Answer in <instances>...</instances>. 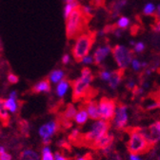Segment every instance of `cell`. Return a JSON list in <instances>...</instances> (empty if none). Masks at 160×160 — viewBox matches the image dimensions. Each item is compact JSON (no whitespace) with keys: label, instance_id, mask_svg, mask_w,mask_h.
Listing matches in <instances>:
<instances>
[{"label":"cell","instance_id":"1","mask_svg":"<svg viewBox=\"0 0 160 160\" xmlns=\"http://www.w3.org/2000/svg\"><path fill=\"white\" fill-rule=\"evenodd\" d=\"M93 80V74L90 68L84 67L81 71V75L72 82V101L78 102L81 99L84 101L92 100L97 93L96 90L91 87Z\"/></svg>","mask_w":160,"mask_h":160},{"label":"cell","instance_id":"2","mask_svg":"<svg viewBox=\"0 0 160 160\" xmlns=\"http://www.w3.org/2000/svg\"><path fill=\"white\" fill-rule=\"evenodd\" d=\"M110 128H111L110 121H106V120L103 119L95 120V122L92 125L91 130L89 132L85 133H81L76 146H84L92 149V145L94 144L96 140H98L105 133L109 132Z\"/></svg>","mask_w":160,"mask_h":160},{"label":"cell","instance_id":"3","mask_svg":"<svg viewBox=\"0 0 160 160\" xmlns=\"http://www.w3.org/2000/svg\"><path fill=\"white\" fill-rule=\"evenodd\" d=\"M87 18L83 15L81 11V6H78L73 9L72 13L66 19V35L68 40H72L83 33L85 28V23Z\"/></svg>","mask_w":160,"mask_h":160},{"label":"cell","instance_id":"4","mask_svg":"<svg viewBox=\"0 0 160 160\" xmlns=\"http://www.w3.org/2000/svg\"><path fill=\"white\" fill-rule=\"evenodd\" d=\"M125 130L130 134L129 141L127 143L129 152L138 155L148 152L152 150L153 145L147 141V139L140 132V128H127Z\"/></svg>","mask_w":160,"mask_h":160},{"label":"cell","instance_id":"5","mask_svg":"<svg viewBox=\"0 0 160 160\" xmlns=\"http://www.w3.org/2000/svg\"><path fill=\"white\" fill-rule=\"evenodd\" d=\"M96 32H83L75 38V42L72 49V53L76 62H80L81 59L88 55L92 48V45L95 41Z\"/></svg>","mask_w":160,"mask_h":160},{"label":"cell","instance_id":"6","mask_svg":"<svg viewBox=\"0 0 160 160\" xmlns=\"http://www.w3.org/2000/svg\"><path fill=\"white\" fill-rule=\"evenodd\" d=\"M112 53L117 66L121 70L127 69L133 58L132 51H131L130 49H128L123 45L114 46L112 49Z\"/></svg>","mask_w":160,"mask_h":160},{"label":"cell","instance_id":"7","mask_svg":"<svg viewBox=\"0 0 160 160\" xmlns=\"http://www.w3.org/2000/svg\"><path fill=\"white\" fill-rule=\"evenodd\" d=\"M98 110L100 118L106 120V121H111L114 116L116 110L115 100L109 97H102L98 102Z\"/></svg>","mask_w":160,"mask_h":160},{"label":"cell","instance_id":"8","mask_svg":"<svg viewBox=\"0 0 160 160\" xmlns=\"http://www.w3.org/2000/svg\"><path fill=\"white\" fill-rule=\"evenodd\" d=\"M112 121H113L114 127L117 130L125 129L128 123V109L125 105L120 104L118 107H116Z\"/></svg>","mask_w":160,"mask_h":160},{"label":"cell","instance_id":"9","mask_svg":"<svg viewBox=\"0 0 160 160\" xmlns=\"http://www.w3.org/2000/svg\"><path fill=\"white\" fill-rule=\"evenodd\" d=\"M140 132L149 143L154 145L160 141V121L152 123L148 129H140Z\"/></svg>","mask_w":160,"mask_h":160},{"label":"cell","instance_id":"10","mask_svg":"<svg viewBox=\"0 0 160 160\" xmlns=\"http://www.w3.org/2000/svg\"><path fill=\"white\" fill-rule=\"evenodd\" d=\"M58 130H60L59 124L57 120H52L49 123L42 125L39 128V135L42 137V139H52V136L55 134Z\"/></svg>","mask_w":160,"mask_h":160},{"label":"cell","instance_id":"11","mask_svg":"<svg viewBox=\"0 0 160 160\" xmlns=\"http://www.w3.org/2000/svg\"><path fill=\"white\" fill-rule=\"evenodd\" d=\"M113 141H114L113 134L107 132L104 135H102L98 140H96V141L94 142V144L92 145V149L95 150V151H99V150L102 151V150H104V149H106L108 147L112 146Z\"/></svg>","mask_w":160,"mask_h":160},{"label":"cell","instance_id":"12","mask_svg":"<svg viewBox=\"0 0 160 160\" xmlns=\"http://www.w3.org/2000/svg\"><path fill=\"white\" fill-rule=\"evenodd\" d=\"M112 52V48L110 45H105L103 47H98L93 53V63L95 65H100L104 60L106 59V57L110 54V52Z\"/></svg>","mask_w":160,"mask_h":160},{"label":"cell","instance_id":"13","mask_svg":"<svg viewBox=\"0 0 160 160\" xmlns=\"http://www.w3.org/2000/svg\"><path fill=\"white\" fill-rule=\"evenodd\" d=\"M83 105L85 106V109L88 112L89 118L92 120H98L100 119V113L98 110V102L95 100H88L84 101Z\"/></svg>","mask_w":160,"mask_h":160},{"label":"cell","instance_id":"14","mask_svg":"<svg viewBox=\"0 0 160 160\" xmlns=\"http://www.w3.org/2000/svg\"><path fill=\"white\" fill-rule=\"evenodd\" d=\"M123 74H124V70L121 69L111 72V76L109 79V86L111 89L115 90L119 86V84L122 81Z\"/></svg>","mask_w":160,"mask_h":160},{"label":"cell","instance_id":"15","mask_svg":"<svg viewBox=\"0 0 160 160\" xmlns=\"http://www.w3.org/2000/svg\"><path fill=\"white\" fill-rule=\"evenodd\" d=\"M89 118V115H88V112L85 109V106L83 104H81L79 107H78V110L76 112V114L74 116V122L77 124V125H84L87 120Z\"/></svg>","mask_w":160,"mask_h":160},{"label":"cell","instance_id":"16","mask_svg":"<svg viewBox=\"0 0 160 160\" xmlns=\"http://www.w3.org/2000/svg\"><path fill=\"white\" fill-rule=\"evenodd\" d=\"M51 91V82L49 79H42L39 82H37L32 88V92L33 93H39V92H49Z\"/></svg>","mask_w":160,"mask_h":160},{"label":"cell","instance_id":"17","mask_svg":"<svg viewBox=\"0 0 160 160\" xmlns=\"http://www.w3.org/2000/svg\"><path fill=\"white\" fill-rule=\"evenodd\" d=\"M0 121L4 124V126H7L10 122L9 112L6 109L5 100L3 98H0Z\"/></svg>","mask_w":160,"mask_h":160},{"label":"cell","instance_id":"18","mask_svg":"<svg viewBox=\"0 0 160 160\" xmlns=\"http://www.w3.org/2000/svg\"><path fill=\"white\" fill-rule=\"evenodd\" d=\"M18 160H39V155L35 151L26 149L19 153Z\"/></svg>","mask_w":160,"mask_h":160},{"label":"cell","instance_id":"19","mask_svg":"<svg viewBox=\"0 0 160 160\" xmlns=\"http://www.w3.org/2000/svg\"><path fill=\"white\" fill-rule=\"evenodd\" d=\"M70 87V82L66 79L61 80L56 86V94L58 97L60 98H63L65 96V94L68 92V89Z\"/></svg>","mask_w":160,"mask_h":160},{"label":"cell","instance_id":"20","mask_svg":"<svg viewBox=\"0 0 160 160\" xmlns=\"http://www.w3.org/2000/svg\"><path fill=\"white\" fill-rule=\"evenodd\" d=\"M76 112H77V110H76V108L74 107L73 104H68L66 106V108L64 109V111L62 112V113L60 114V116H62L63 118L72 121V120L74 118L75 114H76Z\"/></svg>","mask_w":160,"mask_h":160},{"label":"cell","instance_id":"21","mask_svg":"<svg viewBox=\"0 0 160 160\" xmlns=\"http://www.w3.org/2000/svg\"><path fill=\"white\" fill-rule=\"evenodd\" d=\"M64 77H65V72L62 70H54L49 74L48 79L50 82L53 84H57L61 81V80H63Z\"/></svg>","mask_w":160,"mask_h":160},{"label":"cell","instance_id":"22","mask_svg":"<svg viewBox=\"0 0 160 160\" xmlns=\"http://www.w3.org/2000/svg\"><path fill=\"white\" fill-rule=\"evenodd\" d=\"M127 4V0H117L112 4V17H116L119 15L120 12H121V9Z\"/></svg>","mask_w":160,"mask_h":160},{"label":"cell","instance_id":"23","mask_svg":"<svg viewBox=\"0 0 160 160\" xmlns=\"http://www.w3.org/2000/svg\"><path fill=\"white\" fill-rule=\"evenodd\" d=\"M5 106L8 112H11L12 113H14L17 112L18 110V105H17V101L15 99H12V98H8L5 100Z\"/></svg>","mask_w":160,"mask_h":160},{"label":"cell","instance_id":"24","mask_svg":"<svg viewBox=\"0 0 160 160\" xmlns=\"http://www.w3.org/2000/svg\"><path fill=\"white\" fill-rule=\"evenodd\" d=\"M80 135H81V132H80V131L78 129L72 130V132L69 135V142L72 143V145L76 146L77 143H78V140L80 138Z\"/></svg>","mask_w":160,"mask_h":160},{"label":"cell","instance_id":"25","mask_svg":"<svg viewBox=\"0 0 160 160\" xmlns=\"http://www.w3.org/2000/svg\"><path fill=\"white\" fill-rule=\"evenodd\" d=\"M131 24V21L130 19L126 16H121L116 22V27L120 30H125L127 29Z\"/></svg>","mask_w":160,"mask_h":160},{"label":"cell","instance_id":"26","mask_svg":"<svg viewBox=\"0 0 160 160\" xmlns=\"http://www.w3.org/2000/svg\"><path fill=\"white\" fill-rule=\"evenodd\" d=\"M79 6V3L77 1L73 2V3H68L65 5L64 7V11H63V15H64V18L67 19L69 17V15L72 13V12L73 11L74 8L78 7Z\"/></svg>","mask_w":160,"mask_h":160},{"label":"cell","instance_id":"27","mask_svg":"<svg viewBox=\"0 0 160 160\" xmlns=\"http://www.w3.org/2000/svg\"><path fill=\"white\" fill-rule=\"evenodd\" d=\"M41 160H54V156H53L51 149L48 146H45L42 149Z\"/></svg>","mask_w":160,"mask_h":160},{"label":"cell","instance_id":"28","mask_svg":"<svg viewBox=\"0 0 160 160\" xmlns=\"http://www.w3.org/2000/svg\"><path fill=\"white\" fill-rule=\"evenodd\" d=\"M19 129L20 131L22 132V133L26 136H29V129H30V126H29V123L26 120H20L19 121Z\"/></svg>","mask_w":160,"mask_h":160},{"label":"cell","instance_id":"29","mask_svg":"<svg viewBox=\"0 0 160 160\" xmlns=\"http://www.w3.org/2000/svg\"><path fill=\"white\" fill-rule=\"evenodd\" d=\"M155 10H156V8H155V6L152 3H148V4L145 5L144 10H143V12L146 15H152V14L154 13Z\"/></svg>","mask_w":160,"mask_h":160},{"label":"cell","instance_id":"30","mask_svg":"<svg viewBox=\"0 0 160 160\" xmlns=\"http://www.w3.org/2000/svg\"><path fill=\"white\" fill-rule=\"evenodd\" d=\"M81 11H82V13L83 15L89 19L92 16V6H88V5H85V6H82L81 7Z\"/></svg>","mask_w":160,"mask_h":160},{"label":"cell","instance_id":"31","mask_svg":"<svg viewBox=\"0 0 160 160\" xmlns=\"http://www.w3.org/2000/svg\"><path fill=\"white\" fill-rule=\"evenodd\" d=\"M0 160H12V155L8 153L4 147L0 146Z\"/></svg>","mask_w":160,"mask_h":160},{"label":"cell","instance_id":"32","mask_svg":"<svg viewBox=\"0 0 160 160\" xmlns=\"http://www.w3.org/2000/svg\"><path fill=\"white\" fill-rule=\"evenodd\" d=\"M133 47H134L133 48V52H137V53L142 52L145 50V44L143 42H137V43H135V45Z\"/></svg>","mask_w":160,"mask_h":160},{"label":"cell","instance_id":"33","mask_svg":"<svg viewBox=\"0 0 160 160\" xmlns=\"http://www.w3.org/2000/svg\"><path fill=\"white\" fill-rule=\"evenodd\" d=\"M7 79H8L9 83H11V84H16V83L19 81L18 76H17L16 74H14V73H12V72L8 74Z\"/></svg>","mask_w":160,"mask_h":160},{"label":"cell","instance_id":"34","mask_svg":"<svg viewBox=\"0 0 160 160\" xmlns=\"http://www.w3.org/2000/svg\"><path fill=\"white\" fill-rule=\"evenodd\" d=\"M110 76H111V72H109V71L104 70L101 72H99V77L101 78L103 81H109Z\"/></svg>","mask_w":160,"mask_h":160},{"label":"cell","instance_id":"35","mask_svg":"<svg viewBox=\"0 0 160 160\" xmlns=\"http://www.w3.org/2000/svg\"><path fill=\"white\" fill-rule=\"evenodd\" d=\"M131 64H132V67L134 71H138V70L141 69V62H140L139 60L136 58H132Z\"/></svg>","mask_w":160,"mask_h":160},{"label":"cell","instance_id":"36","mask_svg":"<svg viewBox=\"0 0 160 160\" xmlns=\"http://www.w3.org/2000/svg\"><path fill=\"white\" fill-rule=\"evenodd\" d=\"M80 62H82L83 64H92V62H93V58H92V56H91L90 54H88V55H86V56H84L82 59H81V61Z\"/></svg>","mask_w":160,"mask_h":160},{"label":"cell","instance_id":"37","mask_svg":"<svg viewBox=\"0 0 160 160\" xmlns=\"http://www.w3.org/2000/svg\"><path fill=\"white\" fill-rule=\"evenodd\" d=\"M152 30L154 32H160V19H156V21L154 22V24L152 26Z\"/></svg>","mask_w":160,"mask_h":160},{"label":"cell","instance_id":"38","mask_svg":"<svg viewBox=\"0 0 160 160\" xmlns=\"http://www.w3.org/2000/svg\"><path fill=\"white\" fill-rule=\"evenodd\" d=\"M53 156H54V160H70L68 157L64 156L60 152H56Z\"/></svg>","mask_w":160,"mask_h":160},{"label":"cell","instance_id":"39","mask_svg":"<svg viewBox=\"0 0 160 160\" xmlns=\"http://www.w3.org/2000/svg\"><path fill=\"white\" fill-rule=\"evenodd\" d=\"M70 60H71V57H70V55L69 54H64L63 56H62V63L63 64H68L69 62H70Z\"/></svg>","mask_w":160,"mask_h":160},{"label":"cell","instance_id":"40","mask_svg":"<svg viewBox=\"0 0 160 160\" xmlns=\"http://www.w3.org/2000/svg\"><path fill=\"white\" fill-rule=\"evenodd\" d=\"M92 157V155L90 154V153H87L86 155H84V156H81V157H77L75 160H91Z\"/></svg>","mask_w":160,"mask_h":160},{"label":"cell","instance_id":"41","mask_svg":"<svg viewBox=\"0 0 160 160\" xmlns=\"http://www.w3.org/2000/svg\"><path fill=\"white\" fill-rule=\"evenodd\" d=\"M112 32L116 37H121V35H122V31L120 29H115Z\"/></svg>","mask_w":160,"mask_h":160},{"label":"cell","instance_id":"42","mask_svg":"<svg viewBox=\"0 0 160 160\" xmlns=\"http://www.w3.org/2000/svg\"><path fill=\"white\" fill-rule=\"evenodd\" d=\"M127 88L129 89V90H133L136 86H135V84H134V82L133 81H129L128 83H127Z\"/></svg>","mask_w":160,"mask_h":160},{"label":"cell","instance_id":"43","mask_svg":"<svg viewBox=\"0 0 160 160\" xmlns=\"http://www.w3.org/2000/svg\"><path fill=\"white\" fill-rule=\"evenodd\" d=\"M9 97L10 98H12V99H17V92H15V91H12V92H11V93H10V95H9Z\"/></svg>","mask_w":160,"mask_h":160},{"label":"cell","instance_id":"44","mask_svg":"<svg viewBox=\"0 0 160 160\" xmlns=\"http://www.w3.org/2000/svg\"><path fill=\"white\" fill-rule=\"evenodd\" d=\"M130 160H142V159L140 158L137 154H132V153H131V155H130Z\"/></svg>","mask_w":160,"mask_h":160},{"label":"cell","instance_id":"45","mask_svg":"<svg viewBox=\"0 0 160 160\" xmlns=\"http://www.w3.org/2000/svg\"><path fill=\"white\" fill-rule=\"evenodd\" d=\"M156 14H157V17L160 16V5H158L156 8Z\"/></svg>","mask_w":160,"mask_h":160},{"label":"cell","instance_id":"46","mask_svg":"<svg viewBox=\"0 0 160 160\" xmlns=\"http://www.w3.org/2000/svg\"><path fill=\"white\" fill-rule=\"evenodd\" d=\"M64 1L66 2V4H68V3H73L76 1V0H64Z\"/></svg>","mask_w":160,"mask_h":160},{"label":"cell","instance_id":"47","mask_svg":"<svg viewBox=\"0 0 160 160\" xmlns=\"http://www.w3.org/2000/svg\"><path fill=\"white\" fill-rule=\"evenodd\" d=\"M130 44H131V45H132V46H134V45H135V42H134V41H131V42H130Z\"/></svg>","mask_w":160,"mask_h":160},{"label":"cell","instance_id":"48","mask_svg":"<svg viewBox=\"0 0 160 160\" xmlns=\"http://www.w3.org/2000/svg\"><path fill=\"white\" fill-rule=\"evenodd\" d=\"M158 160H160V156H159V157H158Z\"/></svg>","mask_w":160,"mask_h":160},{"label":"cell","instance_id":"49","mask_svg":"<svg viewBox=\"0 0 160 160\" xmlns=\"http://www.w3.org/2000/svg\"><path fill=\"white\" fill-rule=\"evenodd\" d=\"M157 18H158V19H160V16H158V17H157Z\"/></svg>","mask_w":160,"mask_h":160},{"label":"cell","instance_id":"50","mask_svg":"<svg viewBox=\"0 0 160 160\" xmlns=\"http://www.w3.org/2000/svg\"><path fill=\"white\" fill-rule=\"evenodd\" d=\"M0 46H1V43H0Z\"/></svg>","mask_w":160,"mask_h":160},{"label":"cell","instance_id":"51","mask_svg":"<svg viewBox=\"0 0 160 160\" xmlns=\"http://www.w3.org/2000/svg\"><path fill=\"white\" fill-rule=\"evenodd\" d=\"M91 160H93V159H92H92H91Z\"/></svg>","mask_w":160,"mask_h":160}]
</instances>
